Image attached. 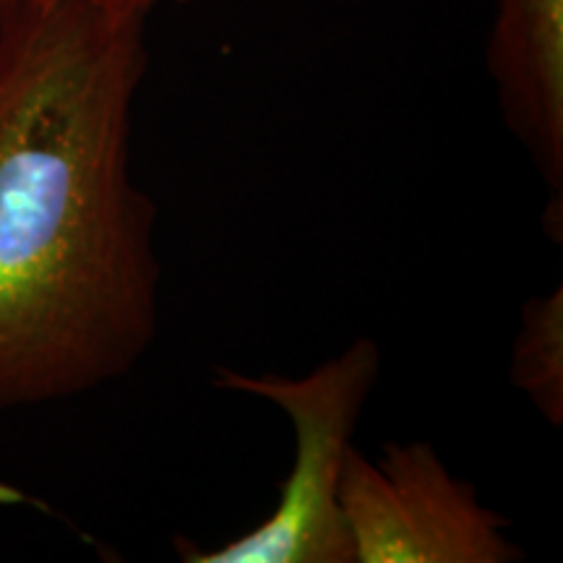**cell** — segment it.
<instances>
[{
  "instance_id": "6da1fadb",
  "label": "cell",
  "mask_w": 563,
  "mask_h": 563,
  "mask_svg": "<svg viewBox=\"0 0 563 563\" xmlns=\"http://www.w3.org/2000/svg\"><path fill=\"white\" fill-rule=\"evenodd\" d=\"M144 21L0 5V412L100 389L157 340V207L131 178Z\"/></svg>"
},
{
  "instance_id": "7a4b0ae2",
  "label": "cell",
  "mask_w": 563,
  "mask_h": 563,
  "mask_svg": "<svg viewBox=\"0 0 563 563\" xmlns=\"http://www.w3.org/2000/svg\"><path fill=\"white\" fill-rule=\"evenodd\" d=\"M382 373V350L361 336L306 376H251L217 368V389L249 394L279 407L292 422L295 460L279 501L253 530L217 548L178 540L188 563H355L340 488L361 415Z\"/></svg>"
},
{
  "instance_id": "3957f363",
  "label": "cell",
  "mask_w": 563,
  "mask_h": 563,
  "mask_svg": "<svg viewBox=\"0 0 563 563\" xmlns=\"http://www.w3.org/2000/svg\"><path fill=\"white\" fill-rule=\"evenodd\" d=\"M355 563H514L525 551L509 519L485 506L426 441L386 443L378 460L352 446L340 488Z\"/></svg>"
},
{
  "instance_id": "277c9868",
  "label": "cell",
  "mask_w": 563,
  "mask_h": 563,
  "mask_svg": "<svg viewBox=\"0 0 563 563\" xmlns=\"http://www.w3.org/2000/svg\"><path fill=\"white\" fill-rule=\"evenodd\" d=\"M488 74L504 121L543 175L551 207L563 196V0H496Z\"/></svg>"
},
{
  "instance_id": "5b68a950",
  "label": "cell",
  "mask_w": 563,
  "mask_h": 563,
  "mask_svg": "<svg viewBox=\"0 0 563 563\" xmlns=\"http://www.w3.org/2000/svg\"><path fill=\"white\" fill-rule=\"evenodd\" d=\"M511 386L559 428L563 422V287L525 302L511 344Z\"/></svg>"
},
{
  "instance_id": "8992f818",
  "label": "cell",
  "mask_w": 563,
  "mask_h": 563,
  "mask_svg": "<svg viewBox=\"0 0 563 563\" xmlns=\"http://www.w3.org/2000/svg\"><path fill=\"white\" fill-rule=\"evenodd\" d=\"M11 3H60V0H0V5H11ZM74 3H89L112 13H125V16L146 19L152 11H157L159 5H170V3L180 5V3H191V0H74Z\"/></svg>"
}]
</instances>
